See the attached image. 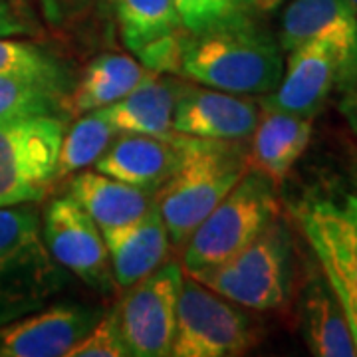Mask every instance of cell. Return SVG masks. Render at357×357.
Segmentation results:
<instances>
[{
  "mask_svg": "<svg viewBox=\"0 0 357 357\" xmlns=\"http://www.w3.org/2000/svg\"><path fill=\"white\" fill-rule=\"evenodd\" d=\"M183 276L181 264L165 262L129 286L117 304L119 328L133 357L171 356Z\"/></svg>",
  "mask_w": 357,
  "mask_h": 357,
  "instance_id": "30bf717a",
  "label": "cell"
},
{
  "mask_svg": "<svg viewBox=\"0 0 357 357\" xmlns=\"http://www.w3.org/2000/svg\"><path fill=\"white\" fill-rule=\"evenodd\" d=\"M241 2H244V4H246V6H248V2H246V0H241Z\"/></svg>",
  "mask_w": 357,
  "mask_h": 357,
  "instance_id": "836d02e7",
  "label": "cell"
},
{
  "mask_svg": "<svg viewBox=\"0 0 357 357\" xmlns=\"http://www.w3.org/2000/svg\"><path fill=\"white\" fill-rule=\"evenodd\" d=\"M18 2H28V0H18Z\"/></svg>",
  "mask_w": 357,
  "mask_h": 357,
  "instance_id": "e575fe53",
  "label": "cell"
},
{
  "mask_svg": "<svg viewBox=\"0 0 357 357\" xmlns=\"http://www.w3.org/2000/svg\"><path fill=\"white\" fill-rule=\"evenodd\" d=\"M191 276L246 310H280L288 304L294 286L290 230L276 217L238 255Z\"/></svg>",
  "mask_w": 357,
  "mask_h": 357,
  "instance_id": "277c9868",
  "label": "cell"
},
{
  "mask_svg": "<svg viewBox=\"0 0 357 357\" xmlns=\"http://www.w3.org/2000/svg\"><path fill=\"white\" fill-rule=\"evenodd\" d=\"M310 40H333L357 52V10L349 0H292L282 14L278 44L292 52Z\"/></svg>",
  "mask_w": 357,
  "mask_h": 357,
  "instance_id": "44dd1931",
  "label": "cell"
},
{
  "mask_svg": "<svg viewBox=\"0 0 357 357\" xmlns=\"http://www.w3.org/2000/svg\"><path fill=\"white\" fill-rule=\"evenodd\" d=\"M340 114L344 115L347 126L357 135V76L342 89V100H340Z\"/></svg>",
  "mask_w": 357,
  "mask_h": 357,
  "instance_id": "f546056e",
  "label": "cell"
},
{
  "mask_svg": "<svg viewBox=\"0 0 357 357\" xmlns=\"http://www.w3.org/2000/svg\"><path fill=\"white\" fill-rule=\"evenodd\" d=\"M70 89L26 77L0 76V121L32 115L66 117V96Z\"/></svg>",
  "mask_w": 357,
  "mask_h": 357,
  "instance_id": "484cf974",
  "label": "cell"
},
{
  "mask_svg": "<svg viewBox=\"0 0 357 357\" xmlns=\"http://www.w3.org/2000/svg\"><path fill=\"white\" fill-rule=\"evenodd\" d=\"M250 169L248 141L191 137L173 177L155 192L171 246L183 248L203 218Z\"/></svg>",
  "mask_w": 357,
  "mask_h": 357,
  "instance_id": "7a4b0ae2",
  "label": "cell"
},
{
  "mask_svg": "<svg viewBox=\"0 0 357 357\" xmlns=\"http://www.w3.org/2000/svg\"><path fill=\"white\" fill-rule=\"evenodd\" d=\"M178 18L189 34L241 20L246 14V4L241 0H173Z\"/></svg>",
  "mask_w": 357,
  "mask_h": 357,
  "instance_id": "4316f807",
  "label": "cell"
},
{
  "mask_svg": "<svg viewBox=\"0 0 357 357\" xmlns=\"http://www.w3.org/2000/svg\"><path fill=\"white\" fill-rule=\"evenodd\" d=\"M103 312L82 304L44 306L0 326V357H64Z\"/></svg>",
  "mask_w": 357,
  "mask_h": 357,
  "instance_id": "5bb4252c",
  "label": "cell"
},
{
  "mask_svg": "<svg viewBox=\"0 0 357 357\" xmlns=\"http://www.w3.org/2000/svg\"><path fill=\"white\" fill-rule=\"evenodd\" d=\"M42 238L54 260L70 274L96 292H114L115 280L102 229L72 197L54 199L44 208Z\"/></svg>",
  "mask_w": 357,
  "mask_h": 357,
  "instance_id": "8fae6325",
  "label": "cell"
},
{
  "mask_svg": "<svg viewBox=\"0 0 357 357\" xmlns=\"http://www.w3.org/2000/svg\"><path fill=\"white\" fill-rule=\"evenodd\" d=\"M314 133V117L262 107L260 121L248 139V165L276 187L306 153Z\"/></svg>",
  "mask_w": 357,
  "mask_h": 357,
  "instance_id": "e0dca14e",
  "label": "cell"
},
{
  "mask_svg": "<svg viewBox=\"0 0 357 357\" xmlns=\"http://www.w3.org/2000/svg\"><path fill=\"white\" fill-rule=\"evenodd\" d=\"M187 139L189 135L183 133L157 137L119 131L93 169L143 191L157 192L181 165Z\"/></svg>",
  "mask_w": 357,
  "mask_h": 357,
  "instance_id": "9a60e30c",
  "label": "cell"
},
{
  "mask_svg": "<svg viewBox=\"0 0 357 357\" xmlns=\"http://www.w3.org/2000/svg\"><path fill=\"white\" fill-rule=\"evenodd\" d=\"M300 324L310 351L318 357L357 356L345 310L321 274L310 276L300 296Z\"/></svg>",
  "mask_w": 357,
  "mask_h": 357,
  "instance_id": "ac0fdd59",
  "label": "cell"
},
{
  "mask_svg": "<svg viewBox=\"0 0 357 357\" xmlns=\"http://www.w3.org/2000/svg\"><path fill=\"white\" fill-rule=\"evenodd\" d=\"M151 74L153 72L147 70L135 56L102 52L86 66L79 82H76L66 96V114L70 117L109 107Z\"/></svg>",
  "mask_w": 357,
  "mask_h": 357,
  "instance_id": "d6986e66",
  "label": "cell"
},
{
  "mask_svg": "<svg viewBox=\"0 0 357 357\" xmlns=\"http://www.w3.org/2000/svg\"><path fill=\"white\" fill-rule=\"evenodd\" d=\"M129 347L123 340V333L119 328L117 306L109 312H103L100 319L93 324L79 342L70 351L68 357H128Z\"/></svg>",
  "mask_w": 357,
  "mask_h": 357,
  "instance_id": "83f0119b",
  "label": "cell"
},
{
  "mask_svg": "<svg viewBox=\"0 0 357 357\" xmlns=\"http://www.w3.org/2000/svg\"><path fill=\"white\" fill-rule=\"evenodd\" d=\"M70 197L100 229H114L137 220L155 206V192L143 191L100 171L82 169L70 181Z\"/></svg>",
  "mask_w": 357,
  "mask_h": 357,
  "instance_id": "7402d4cb",
  "label": "cell"
},
{
  "mask_svg": "<svg viewBox=\"0 0 357 357\" xmlns=\"http://www.w3.org/2000/svg\"><path fill=\"white\" fill-rule=\"evenodd\" d=\"M68 284L42 238L34 204L0 206V326L44 307Z\"/></svg>",
  "mask_w": 357,
  "mask_h": 357,
  "instance_id": "3957f363",
  "label": "cell"
},
{
  "mask_svg": "<svg viewBox=\"0 0 357 357\" xmlns=\"http://www.w3.org/2000/svg\"><path fill=\"white\" fill-rule=\"evenodd\" d=\"M262 115V103L252 96L187 84L178 96L173 129L201 139L248 141Z\"/></svg>",
  "mask_w": 357,
  "mask_h": 357,
  "instance_id": "4fadbf2b",
  "label": "cell"
},
{
  "mask_svg": "<svg viewBox=\"0 0 357 357\" xmlns=\"http://www.w3.org/2000/svg\"><path fill=\"white\" fill-rule=\"evenodd\" d=\"M290 211L349 324L357 316V195H307Z\"/></svg>",
  "mask_w": 357,
  "mask_h": 357,
  "instance_id": "8992f818",
  "label": "cell"
},
{
  "mask_svg": "<svg viewBox=\"0 0 357 357\" xmlns=\"http://www.w3.org/2000/svg\"><path fill=\"white\" fill-rule=\"evenodd\" d=\"M115 26L123 46L147 70L178 76L187 30L173 0H117Z\"/></svg>",
  "mask_w": 357,
  "mask_h": 357,
  "instance_id": "7c38bea8",
  "label": "cell"
},
{
  "mask_svg": "<svg viewBox=\"0 0 357 357\" xmlns=\"http://www.w3.org/2000/svg\"><path fill=\"white\" fill-rule=\"evenodd\" d=\"M102 234L114 280L121 288L133 286L165 264L171 248V238L157 204L133 222L102 229Z\"/></svg>",
  "mask_w": 357,
  "mask_h": 357,
  "instance_id": "2e32d148",
  "label": "cell"
},
{
  "mask_svg": "<svg viewBox=\"0 0 357 357\" xmlns=\"http://www.w3.org/2000/svg\"><path fill=\"white\" fill-rule=\"evenodd\" d=\"M117 0H40L46 24L70 38L109 40L115 26Z\"/></svg>",
  "mask_w": 357,
  "mask_h": 357,
  "instance_id": "603a6c76",
  "label": "cell"
},
{
  "mask_svg": "<svg viewBox=\"0 0 357 357\" xmlns=\"http://www.w3.org/2000/svg\"><path fill=\"white\" fill-rule=\"evenodd\" d=\"M284 72L282 48L266 30L244 16L189 34L181 48L178 76L206 88L243 96H268Z\"/></svg>",
  "mask_w": 357,
  "mask_h": 357,
  "instance_id": "6da1fadb",
  "label": "cell"
},
{
  "mask_svg": "<svg viewBox=\"0 0 357 357\" xmlns=\"http://www.w3.org/2000/svg\"><path fill=\"white\" fill-rule=\"evenodd\" d=\"M258 342V328L246 307L213 292L185 272L177 304L173 357H236Z\"/></svg>",
  "mask_w": 357,
  "mask_h": 357,
  "instance_id": "ba28073f",
  "label": "cell"
},
{
  "mask_svg": "<svg viewBox=\"0 0 357 357\" xmlns=\"http://www.w3.org/2000/svg\"><path fill=\"white\" fill-rule=\"evenodd\" d=\"M349 330H351V335H354V342H356L357 347V316L354 319H349Z\"/></svg>",
  "mask_w": 357,
  "mask_h": 357,
  "instance_id": "1f68e13d",
  "label": "cell"
},
{
  "mask_svg": "<svg viewBox=\"0 0 357 357\" xmlns=\"http://www.w3.org/2000/svg\"><path fill=\"white\" fill-rule=\"evenodd\" d=\"M24 4L18 0H0V36H38L40 24Z\"/></svg>",
  "mask_w": 357,
  "mask_h": 357,
  "instance_id": "f1b7e54d",
  "label": "cell"
},
{
  "mask_svg": "<svg viewBox=\"0 0 357 357\" xmlns=\"http://www.w3.org/2000/svg\"><path fill=\"white\" fill-rule=\"evenodd\" d=\"M246 2H248V6H252L256 10L268 13V10H274L276 6H280L284 0H246Z\"/></svg>",
  "mask_w": 357,
  "mask_h": 357,
  "instance_id": "4dcf8cb0",
  "label": "cell"
},
{
  "mask_svg": "<svg viewBox=\"0 0 357 357\" xmlns=\"http://www.w3.org/2000/svg\"><path fill=\"white\" fill-rule=\"evenodd\" d=\"M117 133L119 131L109 119L107 107L79 115L76 123L64 131L56 165V181L93 165Z\"/></svg>",
  "mask_w": 357,
  "mask_h": 357,
  "instance_id": "cb8c5ba5",
  "label": "cell"
},
{
  "mask_svg": "<svg viewBox=\"0 0 357 357\" xmlns=\"http://www.w3.org/2000/svg\"><path fill=\"white\" fill-rule=\"evenodd\" d=\"M64 131L62 115L0 121V206L36 204L50 192Z\"/></svg>",
  "mask_w": 357,
  "mask_h": 357,
  "instance_id": "52a82bcc",
  "label": "cell"
},
{
  "mask_svg": "<svg viewBox=\"0 0 357 357\" xmlns=\"http://www.w3.org/2000/svg\"><path fill=\"white\" fill-rule=\"evenodd\" d=\"M278 211L276 185L248 169L185 243L183 270L195 274L238 255L278 217Z\"/></svg>",
  "mask_w": 357,
  "mask_h": 357,
  "instance_id": "5b68a950",
  "label": "cell"
},
{
  "mask_svg": "<svg viewBox=\"0 0 357 357\" xmlns=\"http://www.w3.org/2000/svg\"><path fill=\"white\" fill-rule=\"evenodd\" d=\"M185 86L187 82L175 74L153 72L126 98L107 107L109 119L117 131L171 137L177 133L173 129V114Z\"/></svg>",
  "mask_w": 357,
  "mask_h": 357,
  "instance_id": "ffe728a7",
  "label": "cell"
},
{
  "mask_svg": "<svg viewBox=\"0 0 357 357\" xmlns=\"http://www.w3.org/2000/svg\"><path fill=\"white\" fill-rule=\"evenodd\" d=\"M0 76L38 79L68 89L74 86L64 60L38 42L20 36H0Z\"/></svg>",
  "mask_w": 357,
  "mask_h": 357,
  "instance_id": "d4e9b609",
  "label": "cell"
},
{
  "mask_svg": "<svg viewBox=\"0 0 357 357\" xmlns=\"http://www.w3.org/2000/svg\"><path fill=\"white\" fill-rule=\"evenodd\" d=\"M349 2H351V4L356 6V10H357V0H349Z\"/></svg>",
  "mask_w": 357,
  "mask_h": 357,
  "instance_id": "d6a6232c",
  "label": "cell"
},
{
  "mask_svg": "<svg viewBox=\"0 0 357 357\" xmlns=\"http://www.w3.org/2000/svg\"><path fill=\"white\" fill-rule=\"evenodd\" d=\"M357 76V52L333 40H310L288 52L280 82L262 107L316 117L333 89H342Z\"/></svg>",
  "mask_w": 357,
  "mask_h": 357,
  "instance_id": "9c48e42d",
  "label": "cell"
}]
</instances>
